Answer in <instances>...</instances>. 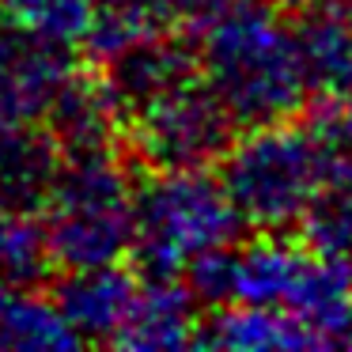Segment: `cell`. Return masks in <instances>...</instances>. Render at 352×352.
<instances>
[{
	"label": "cell",
	"instance_id": "6da1fadb",
	"mask_svg": "<svg viewBox=\"0 0 352 352\" xmlns=\"http://www.w3.org/2000/svg\"><path fill=\"white\" fill-rule=\"evenodd\" d=\"M201 76L246 125H276L307 99L296 31H284L265 0H223L201 27Z\"/></svg>",
	"mask_w": 352,
	"mask_h": 352
},
{
	"label": "cell",
	"instance_id": "7a4b0ae2",
	"mask_svg": "<svg viewBox=\"0 0 352 352\" xmlns=\"http://www.w3.org/2000/svg\"><path fill=\"white\" fill-rule=\"evenodd\" d=\"M239 208L205 170H160L133 201V246L144 276H182L208 250L231 246Z\"/></svg>",
	"mask_w": 352,
	"mask_h": 352
},
{
	"label": "cell",
	"instance_id": "3957f363",
	"mask_svg": "<svg viewBox=\"0 0 352 352\" xmlns=\"http://www.w3.org/2000/svg\"><path fill=\"white\" fill-rule=\"evenodd\" d=\"M231 299L292 314L318 344L349 341L352 333V265L326 250L307 254L288 243L235 250Z\"/></svg>",
	"mask_w": 352,
	"mask_h": 352
},
{
	"label": "cell",
	"instance_id": "277c9868",
	"mask_svg": "<svg viewBox=\"0 0 352 352\" xmlns=\"http://www.w3.org/2000/svg\"><path fill=\"white\" fill-rule=\"evenodd\" d=\"M337 148L318 133L296 125H258L223 160V190L243 223L284 228L303 220Z\"/></svg>",
	"mask_w": 352,
	"mask_h": 352
},
{
	"label": "cell",
	"instance_id": "5b68a950",
	"mask_svg": "<svg viewBox=\"0 0 352 352\" xmlns=\"http://www.w3.org/2000/svg\"><path fill=\"white\" fill-rule=\"evenodd\" d=\"M133 193L110 152L61 163L46 197L50 258L65 269L110 265L133 246Z\"/></svg>",
	"mask_w": 352,
	"mask_h": 352
},
{
	"label": "cell",
	"instance_id": "8992f818",
	"mask_svg": "<svg viewBox=\"0 0 352 352\" xmlns=\"http://www.w3.org/2000/svg\"><path fill=\"white\" fill-rule=\"evenodd\" d=\"M129 122L133 144L155 170H205L228 155L235 133V114L201 80L155 99Z\"/></svg>",
	"mask_w": 352,
	"mask_h": 352
},
{
	"label": "cell",
	"instance_id": "52a82bcc",
	"mask_svg": "<svg viewBox=\"0 0 352 352\" xmlns=\"http://www.w3.org/2000/svg\"><path fill=\"white\" fill-rule=\"evenodd\" d=\"M65 46L34 38L19 23H0V122L27 125L50 110L65 84Z\"/></svg>",
	"mask_w": 352,
	"mask_h": 352
},
{
	"label": "cell",
	"instance_id": "ba28073f",
	"mask_svg": "<svg viewBox=\"0 0 352 352\" xmlns=\"http://www.w3.org/2000/svg\"><path fill=\"white\" fill-rule=\"evenodd\" d=\"M197 76H201V57L163 34V38L137 42V46L107 57L102 87H107L118 114L133 118L144 107H152L155 99L193 84Z\"/></svg>",
	"mask_w": 352,
	"mask_h": 352
},
{
	"label": "cell",
	"instance_id": "9c48e42d",
	"mask_svg": "<svg viewBox=\"0 0 352 352\" xmlns=\"http://www.w3.org/2000/svg\"><path fill=\"white\" fill-rule=\"evenodd\" d=\"M137 288L140 284L118 261H110V265L69 269V276L57 284L54 303L80 333V341H118L133 311Z\"/></svg>",
	"mask_w": 352,
	"mask_h": 352
},
{
	"label": "cell",
	"instance_id": "30bf717a",
	"mask_svg": "<svg viewBox=\"0 0 352 352\" xmlns=\"http://www.w3.org/2000/svg\"><path fill=\"white\" fill-rule=\"evenodd\" d=\"M193 292L178 288L175 276H148L137 288L133 311L114 344L125 349H182L197 341L193 333Z\"/></svg>",
	"mask_w": 352,
	"mask_h": 352
},
{
	"label": "cell",
	"instance_id": "8fae6325",
	"mask_svg": "<svg viewBox=\"0 0 352 352\" xmlns=\"http://www.w3.org/2000/svg\"><path fill=\"white\" fill-rule=\"evenodd\" d=\"M296 46L311 91L329 99L352 95V12L322 4L296 27Z\"/></svg>",
	"mask_w": 352,
	"mask_h": 352
},
{
	"label": "cell",
	"instance_id": "7c38bea8",
	"mask_svg": "<svg viewBox=\"0 0 352 352\" xmlns=\"http://www.w3.org/2000/svg\"><path fill=\"white\" fill-rule=\"evenodd\" d=\"M46 118H50V137L57 140L65 160L110 152V133H114L118 110L102 84L69 76V84L50 102Z\"/></svg>",
	"mask_w": 352,
	"mask_h": 352
},
{
	"label": "cell",
	"instance_id": "4fadbf2b",
	"mask_svg": "<svg viewBox=\"0 0 352 352\" xmlns=\"http://www.w3.org/2000/svg\"><path fill=\"white\" fill-rule=\"evenodd\" d=\"M314 250L352 258V148H337L303 216Z\"/></svg>",
	"mask_w": 352,
	"mask_h": 352
},
{
	"label": "cell",
	"instance_id": "5bb4252c",
	"mask_svg": "<svg viewBox=\"0 0 352 352\" xmlns=\"http://www.w3.org/2000/svg\"><path fill=\"white\" fill-rule=\"evenodd\" d=\"M197 341L220 344V349H311V344H318L303 322L258 303H246L243 311H231L220 322H208L197 333Z\"/></svg>",
	"mask_w": 352,
	"mask_h": 352
},
{
	"label": "cell",
	"instance_id": "9a60e30c",
	"mask_svg": "<svg viewBox=\"0 0 352 352\" xmlns=\"http://www.w3.org/2000/svg\"><path fill=\"white\" fill-rule=\"evenodd\" d=\"M80 333L57 303L34 299L27 288H0V349H72Z\"/></svg>",
	"mask_w": 352,
	"mask_h": 352
},
{
	"label": "cell",
	"instance_id": "2e32d148",
	"mask_svg": "<svg viewBox=\"0 0 352 352\" xmlns=\"http://www.w3.org/2000/svg\"><path fill=\"white\" fill-rule=\"evenodd\" d=\"M46 228L27 220V212L0 208V288H31L50 265Z\"/></svg>",
	"mask_w": 352,
	"mask_h": 352
},
{
	"label": "cell",
	"instance_id": "e0dca14e",
	"mask_svg": "<svg viewBox=\"0 0 352 352\" xmlns=\"http://www.w3.org/2000/svg\"><path fill=\"white\" fill-rule=\"evenodd\" d=\"M12 12V23L31 31L34 38L69 46L87 38L99 0H4Z\"/></svg>",
	"mask_w": 352,
	"mask_h": 352
},
{
	"label": "cell",
	"instance_id": "ac0fdd59",
	"mask_svg": "<svg viewBox=\"0 0 352 352\" xmlns=\"http://www.w3.org/2000/svg\"><path fill=\"white\" fill-rule=\"evenodd\" d=\"M329 125H333V129H326L322 137H326L333 148H352V95L341 99V114H333Z\"/></svg>",
	"mask_w": 352,
	"mask_h": 352
},
{
	"label": "cell",
	"instance_id": "d6986e66",
	"mask_svg": "<svg viewBox=\"0 0 352 352\" xmlns=\"http://www.w3.org/2000/svg\"><path fill=\"white\" fill-rule=\"evenodd\" d=\"M265 4H276V8H311V4H326V0H265Z\"/></svg>",
	"mask_w": 352,
	"mask_h": 352
},
{
	"label": "cell",
	"instance_id": "ffe728a7",
	"mask_svg": "<svg viewBox=\"0 0 352 352\" xmlns=\"http://www.w3.org/2000/svg\"><path fill=\"white\" fill-rule=\"evenodd\" d=\"M349 341H352V333H349Z\"/></svg>",
	"mask_w": 352,
	"mask_h": 352
}]
</instances>
